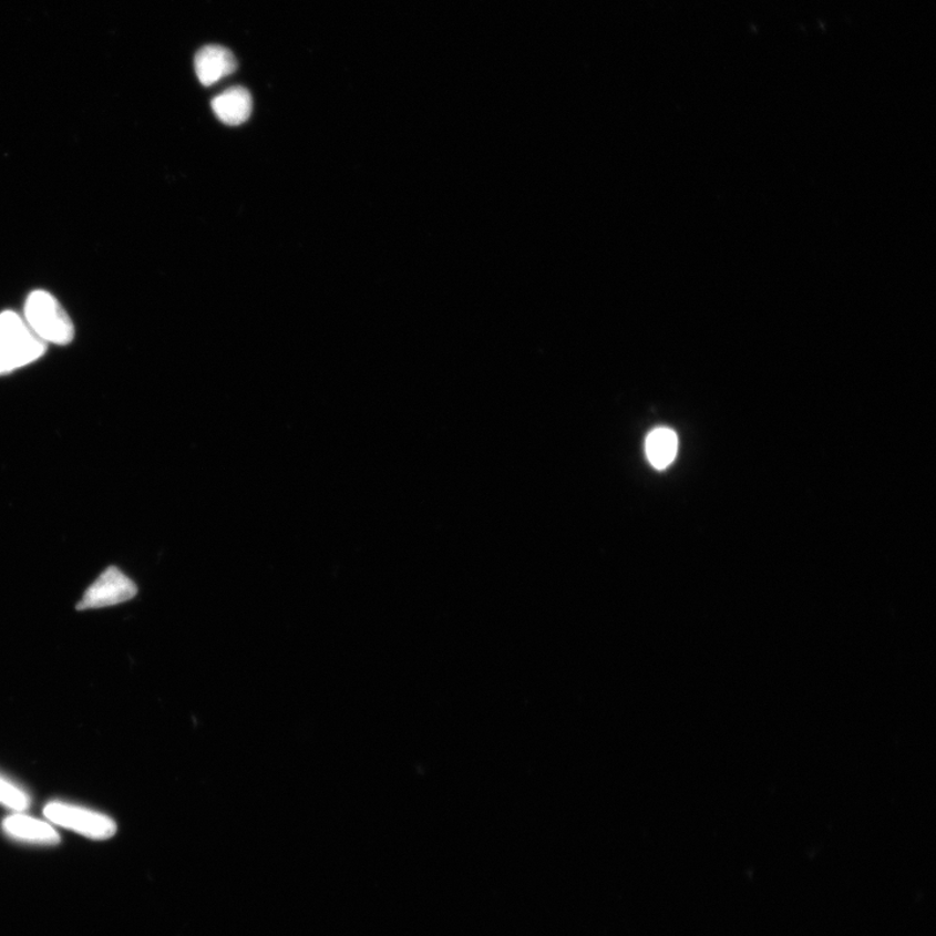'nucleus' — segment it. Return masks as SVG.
Returning a JSON list of instances; mask_svg holds the SVG:
<instances>
[{"label":"nucleus","instance_id":"nucleus-6","mask_svg":"<svg viewBox=\"0 0 936 936\" xmlns=\"http://www.w3.org/2000/svg\"><path fill=\"white\" fill-rule=\"evenodd\" d=\"M4 833L17 841L40 844L55 845L60 842L56 830L48 822L29 817L25 814H12L3 821Z\"/></svg>","mask_w":936,"mask_h":936},{"label":"nucleus","instance_id":"nucleus-8","mask_svg":"<svg viewBox=\"0 0 936 936\" xmlns=\"http://www.w3.org/2000/svg\"><path fill=\"white\" fill-rule=\"evenodd\" d=\"M679 441L677 433L660 426L648 434L646 454L651 466L665 470L677 459Z\"/></svg>","mask_w":936,"mask_h":936},{"label":"nucleus","instance_id":"nucleus-1","mask_svg":"<svg viewBox=\"0 0 936 936\" xmlns=\"http://www.w3.org/2000/svg\"><path fill=\"white\" fill-rule=\"evenodd\" d=\"M47 349L48 343L33 333L19 313H0V374L39 361Z\"/></svg>","mask_w":936,"mask_h":936},{"label":"nucleus","instance_id":"nucleus-5","mask_svg":"<svg viewBox=\"0 0 936 936\" xmlns=\"http://www.w3.org/2000/svg\"><path fill=\"white\" fill-rule=\"evenodd\" d=\"M197 76L202 85L212 86L217 81L229 76L237 70V60L232 52L216 44H209L197 52L196 60Z\"/></svg>","mask_w":936,"mask_h":936},{"label":"nucleus","instance_id":"nucleus-7","mask_svg":"<svg viewBox=\"0 0 936 936\" xmlns=\"http://www.w3.org/2000/svg\"><path fill=\"white\" fill-rule=\"evenodd\" d=\"M212 106L217 119L224 124L241 125L251 115L253 99L245 88L235 86L217 95Z\"/></svg>","mask_w":936,"mask_h":936},{"label":"nucleus","instance_id":"nucleus-2","mask_svg":"<svg viewBox=\"0 0 936 936\" xmlns=\"http://www.w3.org/2000/svg\"><path fill=\"white\" fill-rule=\"evenodd\" d=\"M24 319L43 342L69 346L74 339L72 319L58 299L47 290H35L29 295Z\"/></svg>","mask_w":936,"mask_h":936},{"label":"nucleus","instance_id":"nucleus-3","mask_svg":"<svg viewBox=\"0 0 936 936\" xmlns=\"http://www.w3.org/2000/svg\"><path fill=\"white\" fill-rule=\"evenodd\" d=\"M44 817L66 830L94 841H107L116 834V823L107 815L89 809L64 803H51L44 808Z\"/></svg>","mask_w":936,"mask_h":936},{"label":"nucleus","instance_id":"nucleus-4","mask_svg":"<svg viewBox=\"0 0 936 936\" xmlns=\"http://www.w3.org/2000/svg\"><path fill=\"white\" fill-rule=\"evenodd\" d=\"M136 595V584L117 567L111 566L88 588L78 610L109 608L130 601Z\"/></svg>","mask_w":936,"mask_h":936},{"label":"nucleus","instance_id":"nucleus-9","mask_svg":"<svg viewBox=\"0 0 936 936\" xmlns=\"http://www.w3.org/2000/svg\"><path fill=\"white\" fill-rule=\"evenodd\" d=\"M0 803L13 811L24 812L29 806V799L17 785L0 778Z\"/></svg>","mask_w":936,"mask_h":936}]
</instances>
